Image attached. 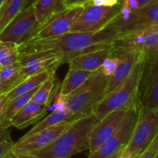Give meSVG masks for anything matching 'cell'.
<instances>
[{
	"label": "cell",
	"mask_w": 158,
	"mask_h": 158,
	"mask_svg": "<svg viewBox=\"0 0 158 158\" xmlns=\"http://www.w3.org/2000/svg\"><path fill=\"white\" fill-rule=\"evenodd\" d=\"M120 35L118 29L110 24L94 32H72L53 38L31 40L18 44L19 56L44 51H52L64 56L65 63L80 54L110 46Z\"/></svg>",
	"instance_id": "1"
},
{
	"label": "cell",
	"mask_w": 158,
	"mask_h": 158,
	"mask_svg": "<svg viewBox=\"0 0 158 158\" xmlns=\"http://www.w3.org/2000/svg\"><path fill=\"white\" fill-rule=\"evenodd\" d=\"M93 113L75 120L53 143L35 154V158H69L89 150V136L98 121Z\"/></svg>",
	"instance_id": "2"
},
{
	"label": "cell",
	"mask_w": 158,
	"mask_h": 158,
	"mask_svg": "<svg viewBox=\"0 0 158 158\" xmlns=\"http://www.w3.org/2000/svg\"><path fill=\"white\" fill-rule=\"evenodd\" d=\"M143 71V62L140 60L134 66L127 79L110 94L103 97L92 111L98 120L113 111L128 109L140 103L138 95Z\"/></svg>",
	"instance_id": "3"
},
{
	"label": "cell",
	"mask_w": 158,
	"mask_h": 158,
	"mask_svg": "<svg viewBox=\"0 0 158 158\" xmlns=\"http://www.w3.org/2000/svg\"><path fill=\"white\" fill-rule=\"evenodd\" d=\"M108 79L109 77L97 70L80 87L65 97L70 120H77L92 113L105 97Z\"/></svg>",
	"instance_id": "4"
},
{
	"label": "cell",
	"mask_w": 158,
	"mask_h": 158,
	"mask_svg": "<svg viewBox=\"0 0 158 158\" xmlns=\"http://www.w3.org/2000/svg\"><path fill=\"white\" fill-rule=\"evenodd\" d=\"M158 130V109L140 106L135 127L118 158H137L143 152Z\"/></svg>",
	"instance_id": "5"
},
{
	"label": "cell",
	"mask_w": 158,
	"mask_h": 158,
	"mask_svg": "<svg viewBox=\"0 0 158 158\" xmlns=\"http://www.w3.org/2000/svg\"><path fill=\"white\" fill-rule=\"evenodd\" d=\"M122 2L114 6H94L86 3L70 29L72 32H94L102 30L119 16Z\"/></svg>",
	"instance_id": "6"
},
{
	"label": "cell",
	"mask_w": 158,
	"mask_h": 158,
	"mask_svg": "<svg viewBox=\"0 0 158 158\" xmlns=\"http://www.w3.org/2000/svg\"><path fill=\"white\" fill-rule=\"evenodd\" d=\"M140 103L128 108L115 132L87 158H106L121 151L131 139L138 117Z\"/></svg>",
	"instance_id": "7"
},
{
	"label": "cell",
	"mask_w": 158,
	"mask_h": 158,
	"mask_svg": "<svg viewBox=\"0 0 158 158\" xmlns=\"http://www.w3.org/2000/svg\"><path fill=\"white\" fill-rule=\"evenodd\" d=\"M73 121H64L29 136H23L18 141L14 143L12 152L15 154H31L35 156L40 151L52 144L71 126Z\"/></svg>",
	"instance_id": "8"
},
{
	"label": "cell",
	"mask_w": 158,
	"mask_h": 158,
	"mask_svg": "<svg viewBox=\"0 0 158 158\" xmlns=\"http://www.w3.org/2000/svg\"><path fill=\"white\" fill-rule=\"evenodd\" d=\"M84 6H77L66 9L55 14L44 24L39 26L27 41L53 38L69 32L74 23L81 15Z\"/></svg>",
	"instance_id": "9"
},
{
	"label": "cell",
	"mask_w": 158,
	"mask_h": 158,
	"mask_svg": "<svg viewBox=\"0 0 158 158\" xmlns=\"http://www.w3.org/2000/svg\"><path fill=\"white\" fill-rule=\"evenodd\" d=\"M39 23L33 6L23 9L0 32V41L17 44L27 41L34 33Z\"/></svg>",
	"instance_id": "10"
},
{
	"label": "cell",
	"mask_w": 158,
	"mask_h": 158,
	"mask_svg": "<svg viewBox=\"0 0 158 158\" xmlns=\"http://www.w3.org/2000/svg\"><path fill=\"white\" fill-rule=\"evenodd\" d=\"M18 62L21 66L20 72L23 80L46 71H56L59 66L66 63L63 55L52 51L19 56Z\"/></svg>",
	"instance_id": "11"
},
{
	"label": "cell",
	"mask_w": 158,
	"mask_h": 158,
	"mask_svg": "<svg viewBox=\"0 0 158 158\" xmlns=\"http://www.w3.org/2000/svg\"><path fill=\"white\" fill-rule=\"evenodd\" d=\"M127 109L113 111L99 120L91 129L89 136V154L97 151L120 126Z\"/></svg>",
	"instance_id": "12"
},
{
	"label": "cell",
	"mask_w": 158,
	"mask_h": 158,
	"mask_svg": "<svg viewBox=\"0 0 158 158\" xmlns=\"http://www.w3.org/2000/svg\"><path fill=\"white\" fill-rule=\"evenodd\" d=\"M111 24L118 29L120 35L158 25V0L134 9L127 21H114Z\"/></svg>",
	"instance_id": "13"
},
{
	"label": "cell",
	"mask_w": 158,
	"mask_h": 158,
	"mask_svg": "<svg viewBox=\"0 0 158 158\" xmlns=\"http://www.w3.org/2000/svg\"><path fill=\"white\" fill-rule=\"evenodd\" d=\"M110 46L73 57L67 63L69 69H79L93 72L99 70L103 62L108 57H110Z\"/></svg>",
	"instance_id": "14"
},
{
	"label": "cell",
	"mask_w": 158,
	"mask_h": 158,
	"mask_svg": "<svg viewBox=\"0 0 158 158\" xmlns=\"http://www.w3.org/2000/svg\"><path fill=\"white\" fill-rule=\"evenodd\" d=\"M49 106L48 105L29 101L12 117L10 121L11 126L23 129L37 123L44 117Z\"/></svg>",
	"instance_id": "15"
},
{
	"label": "cell",
	"mask_w": 158,
	"mask_h": 158,
	"mask_svg": "<svg viewBox=\"0 0 158 158\" xmlns=\"http://www.w3.org/2000/svg\"><path fill=\"white\" fill-rule=\"evenodd\" d=\"M141 59L138 55H127L122 57V61L117 70L108 79L105 96L110 94L116 88L122 84L129 77L134 66Z\"/></svg>",
	"instance_id": "16"
},
{
	"label": "cell",
	"mask_w": 158,
	"mask_h": 158,
	"mask_svg": "<svg viewBox=\"0 0 158 158\" xmlns=\"http://www.w3.org/2000/svg\"><path fill=\"white\" fill-rule=\"evenodd\" d=\"M55 70L46 71V72L41 73L31 76V77L23 80L19 84L15 86L10 91L6 93V94L8 101L18 97V96L26 94V93L36 89L47 79L55 76Z\"/></svg>",
	"instance_id": "17"
},
{
	"label": "cell",
	"mask_w": 158,
	"mask_h": 158,
	"mask_svg": "<svg viewBox=\"0 0 158 158\" xmlns=\"http://www.w3.org/2000/svg\"><path fill=\"white\" fill-rule=\"evenodd\" d=\"M38 88V87H37ZM36 88V89H37ZM36 89L28 92L26 94L18 96L12 100H9L3 110L2 113L0 114V127L5 128H9L11 127L10 121L12 117L32 99L34 93Z\"/></svg>",
	"instance_id": "18"
},
{
	"label": "cell",
	"mask_w": 158,
	"mask_h": 158,
	"mask_svg": "<svg viewBox=\"0 0 158 158\" xmlns=\"http://www.w3.org/2000/svg\"><path fill=\"white\" fill-rule=\"evenodd\" d=\"M96 72L79 69H69L66 77L60 84L59 90L63 95H69L86 83Z\"/></svg>",
	"instance_id": "19"
},
{
	"label": "cell",
	"mask_w": 158,
	"mask_h": 158,
	"mask_svg": "<svg viewBox=\"0 0 158 158\" xmlns=\"http://www.w3.org/2000/svg\"><path fill=\"white\" fill-rule=\"evenodd\" d=\"M32 6L39 26L44 24L53 15L66 9L63 0H36Z\"/></svg>",
	"instance_id": "20"
},
{
	"label": "cell",
	"mask_w": 158,
	"mask_h": 158,
	"mask_svg": "<svg viewBox=\"0 0 158 158\" xmlns=\"http://www.w3.org/2000/svg\"><path fill=\"white\" fill-rule=\"evenodd\" d=\"M21 66L18 61L8 66H1L0 78L5 94L10 91L23 80L20 72Z\"/></svg>",
	"instance_id": "21"
},
{
	"label": "cell",
	"mask_w": 158,
	"mask_h": 158,
	"mask_svg": "<svg viewBox=\"0 0 158 158\" xmlns=\"http://www.w3.org/2000/svg\"><path fill=\"white\" fill-rule=\"evenodd\" d=\"M60 84L56 83L54 76L47 79L38 86L30 101L49 106V103L54 98L55 94L60 89Z\"/></svg>",
	"instance_id": "22"
},
{
	"label": "cell",
	"mask_w": 158,
	"mask_h": 158,
	"mask_svg": "<svg viewBox=\"0 0 158 158\" xmlns=\"http://www.w3.org/2000/svg\"><path fill=\"white\" fill-rule=\"evenodd\" d=\"M25 2L26 0H5L0 7V32L23 10Z\"/></svg>",
	"instance_id": "23"
},
{
	"label": "cell",
	"mask_w": 158,
	"mask_h": 158,
	"mask_svg": "<svg viewBox=\"0 0 158 158\" xmlns=\"http://www.w3.org/2000/svg\"><path fill=\"white\" fill-rule=\"evenodd\" d=\"M64 121H70V114H69V112L68 111L53 110L51 114L46 116L44 119L37 122L36 124L32 129L29 130V131H28L25 134L24 137L38 132L42 130L49 128L50 127L55 126V125L63 123Z\"/></svg>",
	"instance_id": "24"
},
{
	"label": "cell",
	"mask_w": 158,
	"mask_h": 158,
	"mask_svg": "<svg viewBox=\"0 0 158 158\" xmlns=\"http://www.w3.org/2000/svg\"><path fill=\"white\" fill-rule=\"evenodd\" d=\"M144 92L140 99V106L148 109H158V82L144 83Z\"/></svg>",
	"instance_id": "25"
},
{
	"label": "cell",
	"mask_w": 158,
	"mask_h": 158,
	"mask_svg": "<svg viewBox=\"0 0 158 158\" xmlns=\"http://www.w3.org/2000/svg\"><path fill=\"white\" fill-rule=\"evenodd\" d=\"M18 44L11 42L0 41V65L8 66L18 61Z\"/></svg>",
	"instance_id": "26"
},
{
	"label": "cell",
	"mask_w": 158,
	"mask_h": 158,
	"mask_svg": "<svg viewBox=\"0 0 158 158\" xmlns=\"http://www.w3.org/2000/svg\"><path fill=\"white\" fill-rule=\"evenodd\" d=\"M121 61L122 58H120V57H108L103 62L99 71L106 77H110L117 70Z\"/></svg>",
	"instance_id": "27"
},
{
	"label": "cell",
	"mask_w": 158,
	"mask_h": 158,
	"mask_svg": "<svg viewBox=\"0 0 158 158\" xmlns=\"http://www.w3.org/2000/svg\"><path fill=\"white\" fill-rule=\"evenodd\" d=\"M142 77H145L144 83L150 81L158 82V57L149 63H143V71Z\"/></svg>",
	"instance_id": "28"
},
{
	"label": "cell",
	"mask_w": 158,
	"mask_h": 158,
	"mask_svg": "<svg viewBox=\"0 0 158 158\" xmlns=\"http://www.w3.org/2000/svg\"><path fill=\"white\" fill-rule=\"evenodd\" d=\"M138 158H158V130L151 143Z\"/></svg>",
	"instance_id": "29"
},
{
	"label": "cell",
	"mask_w": 158,
	"mask_h": 158,
	"mask_svg": "<svg viewBox=\"0 0 158 158\" xmlns=\"http://www.w3.org/2000/svg\"><path fill=\"white\" fill-rule=\"evenodd\" d=\"M66 96L63 95L60 90L56 92V94L54 96V103H53V110L58 111H68L66 107V100H65Z\"/></svg>",
	"instance_id": "30"
},
{
	"label": "cell",
	"mask_w": 158,
	"mask_h": 158,
	"mask_svg": "<svg viewBox=\"0 0 158 158\" xmlns=\"http://www.w3.org/2000/svg\"><path fill=\"white\" fill-rule=\"evenodd\" d=\"M14 142L12 140H5L0 143V158H6L12 153Z\"/></svg>",
	"instance_id": "31"
},
{
	"label": "cell",
	"mask_w": 158,
	"mask_h": 158,
	"mask_svg": "<svg viewBox=\"0 0 158 158\" xmlns=\"http://www.w3.org/2000/svg\"><path fill=\"white\" fill-rule=\"evenodd\" d=\"M89 0H63L65 9L77 7V6H84Z\"/></svg>",
	"instance_id": "32"
},
{
	"label": "cell",
	"mask_w": 158,
	"mask_h": 158,
	"mask_svg": "<svg viewBox=\"0 0 158 158\" xmlns=\"http://www.w3.org/2000/svg\"><path fill=\"white\" fill-rule=\"evenodd\" d=\"M88 2L94 6H114L120 2V0H90Z\"/></svg>",
	"instance_id": "33"
},
{
	"label": "cell",
	"mask_w": 158,
	"mask_h": 158,
	"mask_svg": "<svg viewBox=\"0 0 158 158\" xmlns=\"http://www.w3.org/2000/svg\"><path fill=\"white\" fill-rule=\"evenodd\" d=\"M8 140H12L10 137V131L9 128L0 127V143Z\"/></svg>",
	"instance_id": "34"
},
{
	"label": "cell",
	"mask_w": 158,
	"mask_h": 158,
	"mask_svg": "<svg viewBox=\"0 0 158 158\" xmlns=\"http://www.w3.org/2000/svg\"><path fill=\"white\" fill-rule=\"evenodd\" d=\"M8 100L6 97V94H0V114L2 113L6 103H7Z\"/></svg>",
	"instance_id": "35"
},
{
	"label": "cell",
	"mask_w": 158,
	"mask_h": 158,
	"mask_svg": "<svg viewBox=\"0 0 158 158\" xmlns=\"http://www.w3.org/2000/svg\"><path fill=\"white\" fill-rule=\"evenodd\" d=\"M123 2L125 4L127 5L129 7H131L133 10H134V9H137L139 8L138 0H123Z\"/></svg>",
	"instance_id": "36"
},
{
	"label": "cell",
	"mask_w": 158,
	"mask_h": 158,
	"mask_svg": "<svg viewBox=\"0 0 158 158\" xmlns=\"http://www.w3.org/2000/svg\"><path fill=\"white\" fill-rule=\"evenodd\" d=\"M6 158H35V156L31 154H15L12 152Z\"/></svg>",
	"instance_id": "37"
},
{
	"label": "cell",
	"mask_w": 158,
	"mask_h": 158,
	"mask_svg": "<svg viewBox=\"0 0 158 158\" xmlns=\"http://www.w3.org/2000/svg\"><path fill=\"white\" fill-rule=\"evenodd\" d=\"M157 1V0H138L139 2V8L142 7V6H144L146 5L150 4V3H152L154 2Z\"/></svg>",
	"instance_id": "38"
},
{
	"label": "cell",
	"mask_w": 158,
	"mask_h": 158,
	"mask_svg": "<svg viewBox=\"0 0 158 158\" xmlns=\"http://www.w3.org/2000/svg\"><path fill=\"white\" fill-rule=\"evenodd\" d=\"M36 1V0H26V2H25V5H24V7H23V9H27V8L30 7V6H32V5L35 3V2Z\"/></svg>",
	"instance_id": "39"
},
{
	"label": "cell",
	"mask_w": 158,
	"mask_h": 158,
	"mask_svg": "<svg viewBox=\"0 0 158 158\" xmlns=\"http://www.w3.org/2000/svg\"><path fill=\"white\" fill-rule=\"evenodd\" d=\"M120 152H121V151H120V152H118V153H116V154H113V155L110 156V157H106V158H117V157H118V155H119V154H120Z\"/></svg>",
	"instance_id": "40"
},
{
	"label": "cell",
	"mask_w": 158,
	"mask_h": 158,
	"mask_svg": "<svg viewBox=\"0 0 158 158\" xmlns=\"http://www.w3.org/2000/svg\"><path fill=\"white\" fill-rule=\"evenodd\" d=\"M0 94H5L4 91H3V86H2V83L1 78H0Z\"/></svg>",
	"instance_id": "41"
},
{
	"label": "cell",
	"mask_w": 158,
	"mask_h": 158,
	"mask_svg": "<svg viewBox=\"0 0 158 158\" xmlns=\"http://www.w3.org/2000/svg\"><path fill=\"white\" fill-rule=\"evenodd\" d=\"M4 2H5V0H0V7L2 6V4L4 3Z\"/></svg>",
	"instance_id": "42"
},
{
	"label": "cell",
	"mask_w": 158,
	"mask_h": 158,
	"mask_svg": "<svg viewBox=\"0 0 158 158\" xmlns=\"http://www.w3.org/2000/svg\"><path fill=\"white\" fill-rule=\"evenodd\" d=\"M0 68H1V65H0Z\"/></svg>",
	"instance_id": "43"
},
{
	"label": "cell",
	"mask_w": 158,
	"mask_h": 158,
	"mask_svg": "<svg viewBox=\"0 0 158 158\" xmlns=\"http://www.w3.org/2000/svg\"><path fill=\"white\" fill-rule=\"evenodd\" d=\"M117 158H118V157H117ZM137 158H138V157H137Z\"/></svg>",
	"instance_id": "44"
},
{
	"label": "cell",
	"mask_w": 158,
	"mask_h": 158,
	"mask_svg": "<svg viewBox=\"0 0 158 158\" xmlns=\"http://www.w3.org/2000/svg\"><path fill=\"white\" fill-rule=\"evenodd\" d=\"M89 1H90V0H89Z\"/></svg>",
	"instance_id": "45"
}]
</instances>
